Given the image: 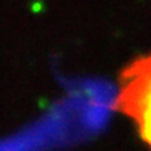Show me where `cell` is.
Wrapping results in <instances>:
<instances>
[{
    "instance_id": "cell-1",
    "label": "cell",
    "mask_w": 151,
    "mask_h": 151,
    "mask_svg": "<svg viewBox=\"0 0 151 151\" xmlns=\"http://www.w3.org/2000/svg\"><path fill=\"white\" fill-rule=\"evenodd\" d=\"M119 82L114 106L134 122L140 138L151 148V53L129 64Z\"/></svg>"
}]
</instances>
